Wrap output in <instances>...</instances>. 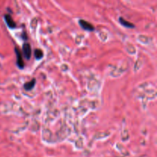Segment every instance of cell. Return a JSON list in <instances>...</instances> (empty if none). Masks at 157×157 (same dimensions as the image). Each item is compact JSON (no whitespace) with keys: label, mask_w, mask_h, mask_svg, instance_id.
I'll return each mask as SVG.
<instances>
[{"label":"cell","mask_w":157,"mask_h":157,"mask_svg":"<svg viewBox=\"0 0 157 157\" xmlns=\"http://www.w3.org/2000/svg\"><path fill=\"white\" fill-rule=\"evenodd\" d=\"M35 82H36L35 79H32L31 81H29V82H27V83H25V84L24 88L26 90H31L32 89H33V88L35 87Z\"/></svg>","instance_id":"cell-5"},{"label":"cell","mask_w":157,"mask_h":157,"mask_svg":"<svg viewBox=\"0 0 157 157\" xmlns=\"http://www.w3.org/2000/svg\"><path fill=\"white\" fill-rule=\"evenodd\" d=\"M119 21H120V24H121L122 25H124V27H127V28H134V25L129 22H127V21H126L125 19H123L122 17H120Z\"/></svg>","instance_id":"cell-6"},{"label":"cell","mask_w":157,"mask_h":157,"mask_svg":"<svg viewBox=\"0 0 157 157\" xmlns=\"http://www.w3.org/2000/svg\"><path fill=\"white\" fill-rule=\"evenodd\" d=\"M22 51L25 58H26L27 60H29L32 55V48H31L30 44L24 43L22 46Z\"/></svg>","instance_id":"cell-1"},{"label":"cell","mask_w":157,"mask_h":157,"mask_svg":"<svg viewBox=\"0 0 157 157\" xmlns=\"http://www.w3.org/2000/svg\"><path fill=\"white\" fill-rule=\"evenodd\" d=\"M79 24H80V27H81L83 29H84V30L90 31V32H92V31L94 30V27L90 23L88 22L83 20V19L79 21Z\"/></svg>","instance_id":"cell-2"},{"label":"cell","mask_w":157,"mask_h":157,"mask_svg":"<svg viewBox=\"0 0 157 157\" xmlns=\"http://www.w3.org/2000/svg\"><path fill=\"white\" fill-rule=\"evenodd\" d=\"M15 53H16L17 56V65L19 66L20 68H23V67H24V61H23L22 59V55L21 54L20 51L17 48H15Z\"/></svg>","instance_id":"cell-3"},{"label":"cell","mask_w":157,"mask_h":157,"mask_svg":"<svg viewBox=\"0 0 157 157\" xmlns=\"http://www.w3.org/2000/svg\"><path fill=\"white\" fill-rule=\"evenodd\" d=\"M35 58L38 59V60L42 58V57H43V51L41 49H35Z\"/></svg>","instance_id":"cell-7"},{"label":"cell","mask_w":157,"mask_h":157,"mask_svg":"<svg viewBox=\"0 0 157 157\" xmlns=\"http://www.w3.org/2000/svg\"><path fill=\"white\" fill-rule=\"evenodd\" d=\"M5 20H6V22L7 23L8 26L10 28H15L16 26V24L14 22V20L12 19V16L10 15H5Z\"/></svg>","instance_id":"cell-4"}]
</instances>
